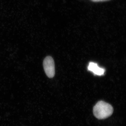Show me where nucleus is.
<instances>
[{
	"instance_id": "f257e3e1",
	"label": "nucleus",
	"mask_w": 126,
	"mask_h": 126,
	"mask_svg": "<svg viewBox=\"0 0 126 126\" xmlns=\"http://www.w3.org/2000/svg\"><path fill=\"white\" fill-rule=\"evenodd\" d=\"M113 109L110 104L103 101L98 102L93 108L94 116L99 119L107 118L111 115Z\"/></svg>"
},
{
	"instance_id": "f03ea898",
	"label": "nucleus",
	"mask_w": 126,
	"mask_h": 126,
	"mask_svg": "<svg viewBox=\"0 0 126 126\" xmlns=\"http://www.w3.org/2000/svg\"><path fill=\"white\" fill-rule=\"evenodd\" d=\"M43 67L47 77L49 78L54 77L55 74V64L52 57L48 56L44 59L43 61Z\"/></svg>"
},
{
	"instance_id": "7ed1b4c3",
	"label": "nucleus",
	"mask_w": 126,
	"mask_h": 126,
	"mask_svg": "<svg viewBox=\"0 0 126 126\" xmlns=\"http://www.w3.org/2000/svg\"><path fill=\"white\" fill-rule=\"evenodd\" d=\"M88 70L93 73L95 75L102 76L104 74L105 69L103 68L100 67L96 63L90 62L88 67Z\"/></svg>"
},
{
	"instance_id": "20e7f679",
	"label": "nucleus",
	"mask_w": 126,
	"mask_h": 126,
	"mask_svg": "<svg viewBox=\"0 0 126 126\" xmlns=\"http://www.w3.org/2000/svg\"><path fill=\"white\" fill-rule=\"evenodd\" d=\"M91 0L94 2H100V1H107L109 0Z\"/></svg>"
}]
</instances>
